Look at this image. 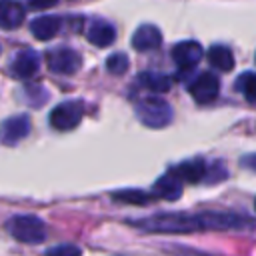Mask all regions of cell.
Instances as JSON below:
<instances>
[{
	"label": "cell",
	"mask_w": 256,
	"mask_h": 256,
	"mask_svg": "<svg viewBox=\"0 0 256 256\" xmlns=\"http://www.w3.org/2000/svg\"><path fill=\"white\" fill-rule=\"evenodd\" d=\"M202 230H252L256 222L234 212H204L200 214Z\"/></svg>",
	"instance_id": "4"
},
{
	"label": "cell",
	"mask_w": 256,
	"mask_h": 256,
	"mask_svg": "<svg viewBox=\"0 0 256 256\" xmlns=\"http://www.w3.org/2000/svg\"><path fill=\"white\" fill-rule=\"evenodd\" d=\"M128 56L126 54H122V52H116V54H112L108 60H106V68H108V72H112V74H116V76H120V74H124L126 70H128Z\"/></svg>",
	"instance_id": "22"
},
{
	"label": "cell",
	"mask_w": 256,
	"mask_h": 256,
	"mask_svg": "<svg viewBox=\"0 0 256 256\" xmlns=\"http://www.w3.org/2000/svg\"><path fill=\"white\" fill-rule=\"evenodd\" d=\"M24 22V6L18 0H0V28L14 30Z\"/></svg>",
	"instance_id": "14"
},
{
	"label": "cell",
	"mask_w": 256,
	"mask_h": 256,
	"mask_svg": "<svg viewBox=\"0 0 256 256\" xmlns=\"http://www.w3.org/2000/svg\"><path fill=\"white\" fill-rule=\"evenodd\" d=\"M6 230L24 244H40L46 238V224L32 214H18L6 222Z\"/></svg>",
	"instance_id": "3"
},
{
	"label": "cell",
	"mask_w": 256,
	"mask_h": 256,
	"mask_svg": "<svg viewBox=\"0 0 256 256\" xmlns=\"http://www.w3.org/2000/svg\"><path fill=\"white\" fill-rule=\"evenodd\" d=\"M134 226L142 228L144 232L152 234H190L202 230L200 214H182V212H164V214H154L150 218L134 222Z\"/></svg>",
	"instance_id": "1"
},
{
	"label": "cell",
	"mask_w": 256,
	"mask_h": 256,
	"mask_svg": "<svg viewBox=\"0 0 256 256\" xmlns=\"http://www.w3.org/2000/svg\"><path fill=\"white\" fill-rule=\"evenodd\" d=\"M234 88L238 92L244 94V98L250 102V104H256V74L254 72H244L236 78V84Z\"/></svg>",
	"instance_id": "19"
},
{
	"label": "cell",
	"mask_w": 256,
	"mask_h": 256,
	"mask_svg": "<svg viewBox=\"0 0 256 256\" xmlns=\"http://www.w3.org/2000/svg\"><path fill=\"white\" fill-rule=\"evenodd\" d=\"M86 38H88L90 44H94L98 48H106L116 40V30L108 20L92 18L86 26Z\"/></svg>",
	"instance_id": "10"
},
{
	"label": "cell",
	"mask_w": 256,
	"mask_h": 256,
	"mask_svg": "<svg viewBox=\"0 0 256 256\" xmlns=\"http://www.w3.org/2000/svg\"><path fill=\"white\" fill-rule=\"evenodd\" d=\"M46 256H82V250L74 244H58L46 250Z\"/></svg>",
	"instance_id": "23"
},
{
	"label": "cell",
	"mask_w": 256,
	"mask_h": 256,
	"mask_svg": "<svg viewBox=\"0 0 256 256\" xmlns=\"http://www.w3.org/2000/svg\"><path fill=\"white\" fill-rule=\"evenodd\" d=\"M84 116V106L76 100H68V102H62L58 104L52 112H50V126L54 130H60V132H66V130H72L80 124Z\"/></svg>",
	"instance_id": "5"
},
{
	"label": "cell",
	"mask_w": 256,
	"mask_h": 256,
	"mask_svg": "<svg viewBox=\"0 0 256 256\" xmlns=\"http://www.w3.org/2000/svg\"><path fill=\"white\" fill-rule=\"evenodd\" d=\"M24 100H26L30 106L38 108V106H42V104L48 100V92H46L40 84H30V86L24 88Z\"/></svg>",
	"instance_id": "21"
},
{
	"label": "cell",
	"mask_w": 256,
	"mask_h": 256,
	"mask_svg": "<svg viewBox=\"0 0 256 256\" xmlns=\"http://www.w3.org/2000/svg\"><path fill=\"white\" fill-rule=\"evenodd\" d=\"M162 44V32L154 26V24H144L140 26L134 36H132V46L138 50V52H148V50H154Z\"/></svg>",
	"instance_id": "12"
},
{
	"label": "cell",
	"mask_w": 256,
	"mask_h": 256,
	"mask_svg": "<svg viewBox=\"0 0 256 256\" xmlns=\"http://www.w3.org/2000/svg\"><path fill=\"white\" fill-rule=\"evenodd\" d=\"M30 134V118L26 114H18L2 122L0 126V142L6 146H14Z\"/></svg>",
	"instance_id": "8"
},
{
	"label": "cell",
	"mask_w": 256,
	"mask_h": 256,
	"mask_svg": "<svg viewBox=\"0 0 256 256\" xmlns=\"http://www.w3.org/2000/svg\"><path fill=\"white\" fill-rule=\"evenodd\" d=\"M10 68H12V74L18 78H24V80L32 78L40 70V54L32 48H24L14 56Z\"/></svg>",
	"instance_id": "11"
},
{
	"label": "cell",
	"mask_w": 256,
	"mask_h": 256,
	"mask_svg": "<svg viewBox=\"0 0 256 256\" xmlns=\"http://www.w3.org/2000/svg\"><path fill=\"white\" fill-rule=\"evenodd\" d=\"M58 0H28V6L34 8V10H44V8H50L54 6Z\"/></svg>",
	"instance_id": "24"
},
{
	"label": "cell",
	"mask_w": 256,
	"mask_h": 256,
	"mask_svg": "<svg viewBox=\"0 0 256 256\" xmlns=\"http://www.w3.org/2000/svg\"><path fill=\"white\" fill-rule=\"evenodd\" d=\"M46 64L48 68L54 72V74H64V76H70L74 74L80 64H82V58L76 50L68 48V46H58V48H52L48 50L46 54Z\"/></svg>",
	"instance_id": "6"
},
{
	"label": "cell",
	"mask_w": 256,
	"mask_h": 256,
	"mask_svg": "<svg viewBox=\"0 0 256 256\" xmlns=\"http://www.w3.org/2000/svg\"><path fill=\"white\" fill-rule=\"evenodd\" d=\"M254 208H256V200H254Z\"/></svg>",
	"instance_id": "27"
},
{
	"label": "cell",
	"mask_w": 256,
	"mask_h": 256,
	"mask_svg": "<svg viewBox=\"0 0 256 256\" xmlns=\"http://www.w3.org/2000/svg\"><path fill=\"white\" fill-rule=\"evenodd\" d=\"M208 62L216 68V70H222V72H228L234 68V54L228 46H222V44H214L210 50H208Z\"/></svg>",
	"instance_id": "17"
},
{
	"label": "cell",
	"mask_w": 256,
	"mask_h": 256,
	"mask_svg": "<svg viewBox=\"0 0 256 256\" xmlns=\"http://www.w3.org/2000/svg\"><path fill=\"white\" fill-rule=\"evenodd\" d=\"M170 172H172L180 182H192V184H196V182L204 180V176H206V172H208V166L204 164V160L194 158V160H186V162L174 166Z\"/></svg>",
	"instance_id": "13"
},
{
	"label": "cell",
	"mask_w": 256,
	"mask_h": 256,
	"mask_svg": "<svg viewBox=\"0 0 256 256\" xmlns=\"http://www.w3.org/2000/svg\"><path fill=\"white\" fill-rule=\"evenodd\" d=\"M62 28V20L58 16H38L30 24V32L36 40H50Z\"/></svg>",
	"instance_id": "16"
},
{
	"label": "cell",
	"mask_w": 256,
	"mask_h": 256,
	"mask_svg": "<svg viewBox=\"0 0 256 256\" xmlns=\"http://www.w3.org/2000/svg\"><path fill=\"white\" fill-rule=\"evenodd\" d=\"M152 196L162 198V200H178L182 196V182L172 172H166L154 182Z\"/></svg>",
	"instance_id": "15"
},
{
	"label": "cell",
	"mask_w": 256,
	"mask_h": 256,
	"mask_svg": "<svg viewBox=\"0 0 256 256\" xmlns=\"http://www.w3.org/2000/svg\"><path fill=\"white\" fill-rule=\"evenodd\" d=\"M176 254H178V256H210V254H202V252L190 250V248H186V250H176Z\"/></svg>",
	"instance_id": "26"
},
{
	"label": "cell",
	"mask_w": 256,
	"mask_h": 256,
	"mask_svg": "<svg viewBox=\"0 0 256 256\" xmlns=\"http://www.w3.org/2000/svg\"><path fill=\"white\" fill-rule=\"evenodd\" d=\"M172 60L180 70H192L202 60V46L192 40H184L172 46Z\"/></svg>",
	"instance_id": "9"
},
{
	"label": "cell",
	"mask_w": 256,
	"mask_h": 256,
	"mask_svg": "<svg viewBox=\"0 0 256 256\" xmlns=\"http://www.w3.org/2000/svg\"><path fill=\"white\" fill-rule=\"evenodd\" d=\"M112 198L116 202H126V204H136V206H144L152 202V194H146L142 190H118L112 192Z\"/></svg>",
	"instance_id": "20"
},
{
	"label": "cell",
	"mask_w": 256,
	"mask_h": 256,
	"mask_svg": "<svg viewBox=\"0 0 256 256\" xmlns=\"http://www.w3.org/2000/svg\"><path fill=\"white\" fill-rule=\"evenodd\" d=\"M240 164H242L244 168H248V170L256 172V154H246V156H242Z\"/></svg>",
	"instance_id": "25"
},
{
	"label": "cell",
	"mask_w": 256,
	"mask_h": 256,
	"mask_svg": "<svg viewBox=\"0 0 256 256\" xmlns=\"http://www.w3.org/2000/svg\"><path fill=\"white\" fill-rule=\"evenodd\" d=\"M136 116L148 128H164L172 122V108L160 96H146L138 100Z\"/></svg>",
	"instance_id": "2"
},
{
	"label": "cell",
	"mask_w": 256,
	"mask_h": 256,
	"mask_svg": "<svg viewBox=\"0 0 256 256\" xmlns=\"http://www.w3.org/2000/svg\"><path fill=\"white\" fill-rule=\"evenodd\" d=\"M188 90H190L192 98H194L198 104H208V102H212V100L218 96V92H220V82H218V78H216L214 74H210V72H200V74L190 82Z\"/></svg>",
	"instance_id": "7"
},
{
	"label": "cell",
	"mask_w": 256,
	"mask_h": 256,
	"mask_svg": "<svg viewBox=\"0 0 256 256\" xmlns=\"http://www.w3.org/2000/svg\"><path fill=\"white\" fill-rule=\"evenodd\" d=\"M138 84L148 88L150 92H156V94H164L170 90L172 86V80L164 74H156V72H142L138 74Z\"/></svg>",
	"instance_id": "18"
}]
</instances>
